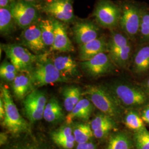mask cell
Wrapping results in <instances>:
<instances>
[{
	"label": "cell",
	"mask_w": 149,
	"mask_h": 149,
	"mask_svg": "<svg viewBox=\"0 0 149 149\" xmlns=\"http://www.w3.org/2000/svg\"><path fill=\"white\" fill-rule=\"evenodd\" d=\"M82 96H86L102 113L109 116L114 120L122 117L124 109L108 87L87 86L82 92Z\"/></svg>",
	"instance_id": "obj_1"
},
{
	"label": "cell",
	"mask_w": 149,
	"mask_h": 149,
	"mask_svg": "<svg viewBox=\"0 0 149 149\" xmlns=\"http://www.w3.org/2000/svg\"><path fill=\"white\" fill-rule=\"evenodd\" d=\"M28 74L34 88L56 82L70 81L60 74L54 65L53 59L47 53L37 55L34 67Z\"/></svg>",
	"instance_id": "obj_2"
},
{
	"label": "cell",
	"mask_w": 149,
	"mask_h": 149,
	"mask_svg": "<svg viewBox=\"0 0 149 149\" xmlns=\"http://www.w3.org/2000/svg\"><path fill=\"white\" fill-rule=\"evenodd\" d=\"M108 87L124 109H141L149 102V97L141 86L117 81Z\"/></svg>",
	"instance_id": "obj_3"
},
{
	"label": "cell",
	"mask_w": 149,
	"mask_h": 149,
	"mask_svg": "<svg viewBox=\"0 0 149 149\" xmlns=\"http://www.w3.org/2000/svg\"><path fill=\"white\" fill-rule=\"evenodd\" d=\"M119 6L121 8L119 27L133 43H136L142 15L146 7L134 0L123 1Z\"/></svg>",
	"instance_id": "obj_4"
},
{
	"label": "cell",
	"mask_w": 149,
	"mask_h": 149,
	"mask_svg": "<svg viewBox=\"0 0 149 149\" xmlns=\"http://www.w3.org/2000/svg\"><path fill=\"white\" fill-rule=\"evenodd\" d=\"M1 98L3 102L5 111L2 120L3 126L13 135H19L28 132V124L19 113L10 91L5 86H1Z\"/></svg>",
	"instance_id": "obj_5"
},
{
	"label": "cell",
	"mask_w": 149,
	"mask_h": 149,
	"mask_svg": "<svg viewBox=\"0 0 149 149\" xmlns=\"http://www.w3.org/2000/svg\"><path fill=\"white\" fill-rule=\"evenodd\" d=\"M97 24L110 30L119 26L121 8L119 5L111 0H99L93 13Z\"/></svg>",
	"instance_id": "obj_6"
},
{
	"label": "cell",
	"mask_w": 149,
	"mask_h": 149,
	"mask_svg": "<svg viewBox=\"0 0 149 149\" xmlns=\"http://www.w3.org/2000/svg\"><path fill=\"white\" fill-rule=\"evenodd\" d=\"M1 48L19 72L29 74L37 59V55L28 49L18 44H2Z\"/></svg>",
	"instance_id": "obj_7"
},
{
	"label": "cell",
	"mask_w": 149,
	"mask_h": 149,
	"mask_svg": "<svg viewBox=\"0 0 149 149\" xmlns=\"http://www.w3.org/2000/svg\"><path fill=\"white\" fill-rule=\"evenodd\" d=\"M79 65L84 72L93 78L112 74L118 68L108 52H102L88 60L81 61Z\"/></svg>",
	"instance_id": "obj_8"
},
{
	"label": "cell",
	"mask_w": 149,
	"mask_h": 149,
	"mask_svg": "<svg viewBox=\"0 0 149 149\" xmlns=\"http://www.w3.org/2000/svg\"><path fill=\"white\" fill-rule=\"evenodd\" d=\"M16 24L23 29L37 22L39 13L37 8L31 2L19 0L11 8Z\"/></svg>",
	"instance_id": "obj_9"
},
{
	"label": "cell",
	"mask_w": 149,
	"mask_h": 149,
	"mask_svg": "<svg viewBox=\"0 0 149 149\" xmlns=\"http://www.w3.org/2000/svg\"><path fill=\"white\" fill-rule=\"evenodd\" d=\"M24 108L27 118L32 122L42 119L47 99L43 91L35 89L24 98Z\"/></svg>",
	"instance_id": "obj_10"
},
{
	"label": "cell",
	"mask_w": 149,
	"mask_h": 149,
	"mask_svg": "<svg viewBox=\"0 0 149 149\" xmlns=\"http://www.w3.org/2000/svg\"><path fill=\"white\" fill-rule=\"evenodd\" d=\"M22 44L29 50L37 55L45 53V45L42 36L39 22L23 29L22 32Z\"/></svg>",
	"instance_id": "obj_11"
},
{
	"label": "cell",
	"mask_w": 149,
	"mask_h": 149,
	"mask_svg": "<svg viewBox=\"0 0 149 149\" xmlns=\"http://www.w3.org/2000/svg\"><path fill=\"white\" fill-rule=\"evenodd\" d=\"M133 74L138 77L149 73V43L138 44L134 51L129 68Z\"/></svg>",
	"instance_id": "obj_12"
},
{
	"label": "cell",
	"mask_w": 149,
	"mask_h": 149,
	"mask_svg": "<svg viewBox=\"0 0 149 149\" xmlns=\"http://www.w3.org/2000/svg\"><path fill=\"white\" fill-rule=\"evenodd\" d=\"M43 11L60 22L69 23L74 18L71 0H58L49 2L43 7Z\"/></svg>",
	"instance_id": "obj_13"
},
{
	"label": "cell",
	"mask_w": 149,
	"mask_h": 149,
	"mask_svg": "<svg viewBox=\"0 0 149 149\" xmlns=\"http://www.w3.org/2000/svg\"><path fill=\"white\" fill-rule=\"evenodd\" d=\"M72 32L74 41L79 45L88 43L101 36L99 27L90 21L76 23L72 28Z\"/></svg>",
	"instance_id": "obj_14"
},
{
	"label": "cell",
	"mask_w": 149,
	"mask_h": 149,
	"mask_svg": "<svg viewBox=\"0 0 149 149\" xmlns=\"http://www.w3.org/2000/svg\"><path fill=\"white\" fill-rule=\"evenodd\" d=\"M54 39L51 51L68 53L74 51L72 43L68 36L66 28L61 22L54 19Z\"/></svg>",
	"instance_id": "obj_15"
},
{
	"label": "cell",
	"mask_w": 149,
	"mask_h": 149,
	"mask_svg": "<svg viewBox=\"0 0 149 149\" xmlns=\"http://www.w3.org/2000/svg\"><path fill=\"white\" fill-rule=\"evenodd\" d=\"M108 40L104 36H101L88 43L81 45L79 47V59L85 61L93 58L98 54L107 52Z\"/></svg>",
	"instance_id": "obj_16"
},
{
	"label": "cell",
	"mask_w": 149,
	"mask_h": 149,
	"mask_svg": "<svg viewBox=\"0 0 149 149\" xmlns=\"http://www.w3.org/2000/svg\"><path fill=\"white\" fill-rule=\"evenodd\" d=\"M54 63L60 74L70 81L80 76L79 66L72 57L67 55H59L53 58Z\"/></svg>",
	"instance_id": "obj_17"
},
{
	"label": "cell",
	"mask_w": 149,
	"mask_h": 149,
	"mask_svg": "<svg viewBox=\"0 0 149 149\" xmlns=\"http://www.w3.org/2000/svg\"><path fill=\"white\" fill-rule=\"evenodd\" d=\"M12 88L14 96L18 100L24 99L35 90L29 75L20 72L12 82Z\"/></svg>",
	"instance_id": "obj_18"
},
{
	"label": "cell",
	"mask_w": 149,
	"mask_h": 149,
	"mask_svg": "<svg viewBox=\"0 0 149 149\" xmlns=\"http://www.w3.org/2000/svg\"><path fill=\"white\" fill-rule=\"evenodd\" d=\"M93 108L94 105L87 98H81L66 117V122L70 124L76 118L87 120L93 112Z\"/></svg>",
	"instance_id": "obj_19"
},
{
	"label": "cell",
	"mask_w": 149,
	"mask_h": 149,
	"mask_svg": "<svg viewBox=\"0 0 149 149\" xmlns=\"http://www.w3.org/2000/svg\"><path fill=\"white\" fill-rule=\"evenodd\" d=\"M133 43L132 42L124 47L108 53L118 69H126L129 68L134 51Z\"/></svg>",
	"instance_id": "obj_20"
},
{
	"label": "cell",
	"mask_w": 149,
	"mask_h": 149,
	"mask_svg": "<svg viewBox=\"0 0 149 149\" xmlns=\"http://www.w3.org/2000/svg\"><path fill=\"white\" fill-rule=\"evenodd\" d=\"M62 95L65 109L70 113L81 99L82 91L78 86H69L64 87L62 91Z\"/></svg>",
	"instance_id": "obj_21"
},
{
	"label": "cell",
	"mask_w": 149,
	"mask_h": 149,
	"mask_svg": "<svg viewBox=\"0 0 149 149\" xmlns=\"http://www.w3.org/2000/svg\"><path fill=\"white\" fill-rule=\"evenodd\" d=\"M106 149H135L133 138L124 132H118L110 136Z\"/></svg>",
	"instance_id": "obj_22"
},
{
	"label": "cell",
	"mask_w": 149,
	"mask_h": 149,
	"mask_svg": "<svg viewBox=\"0 0 149 149\" xmlns=\"http://www.w3.org/2000/svg\"><path fill=\"white\" fill-rule=\"evenodd\" d=\"M63 117V109L59 102L53 97L47 103L45 108L43 118L48 122H56Z\"/></svg>",
	"instance_id": "obj_23"
},
{
	"label": "cell",
	"mask_w": 149,
	"mask_h": 149,
	"mask_svg": "<svg viewBox=\"0 0 149 149\" xmlns=\"http://www.w3.org/2000/svg\"><path fill=\"white\" fill-rule=\"evenodd\" d=\"M132 41L128 36L121 31H118L116 29L111 30V36L108 40V50L107 52H111L117 50L120 48L128 45Z\"/></svg>",
	"instance_id": "obj_24"
},
{
	"label": "cell",
	"mask_w": 149,
	"mask_h": 149,
	"mask_svg": "<svg viewBox=\"0 0 149 149\" xmlns=\"http://www.w3.org/2000/svg\"><path fill=\"white\" fill-rule=\"evenodd\" d=\"M123 121L125 125L129 129L134 132L142 130L145 127V123L141 117L137 109H129L125 112Z\"/></svg>",
	"instance_id": "obj_25"
},
{
	"label": "cell",
	"mask_w": 149,
	"mask_h": 149,
	"mask_svg": "<svg viewBox=\"0 0 149 149\" xmlns=\"http://www.w3.org/2000/svg\"><path fill=\"white\" fill-rule=\"evenodd\" d=\"M16 22L11 13V9L8 8H0V32L2 36L11 34L15 29Z\"/></svg>",
	"instance_id": "obj_26"
},
{
	"label": "cell",
	"mask_w": 149,
	"mask_h": 149,
	"mask_svg": "<svg viewBox=\"0 0 149 149\" xmlns=\"http://www.w3.org/2000/svg\"><path fill=\"white\" fill-rule=\"evenodd\" d=\"M39 23L44 43L46 47H50L51 48L54 39V19H42Z\"/></svg>",
	"instance_id": "obj_27"
},
{
	"label": "cell",
	"mask_w": 149,
	"mask_h": 149,
	"mask_svg": "<svg viewBox=\"0 0 149 149\" xmlns=\"http://www.w3.org/2000/svg\"><path fill=\"white\" fill-rule=\"evenodd\" d=\"M73 134L76 142L81 144L88 142L93 136L91 125L88 124H79L74 127Z\"/></svg>",
	"instance_id": "obj_28"
},
{
	"label": "cell",
	"mask_w": 149,
	"mask_h": 149,
	"mask_svg": "<svg viewBox=\"0 0 149 149\" xmlns=\"http://www.w3.org/2000/svg\"><path fill=\"white\" fill-rule=\"evenodd\" d=\"M72 132V129L71 127L64 126L53 132L51 134V137L56 145L63 144L74 140V135Z\"/></svg>",
	"instance_id": "obj_29"
},
{
	"label": "cell",
	"mask_w": 149,
	"mask_h": 149,
	"mask_svg": "<svg viewBox=\"0 0 149 149\" xmlns=\"http://www.w3.org/2000/svg\"><path fill=\"white\" fill-rule=\"evenodd\" d=\"M136 43L138 44L149 43V10L146 7L142 15Z\"/></svg>",
	"instance_id": "obj_30"
},
{
	"label": "cell",
	"mask_w": 149,
	"mask_h": 149,
	"mask_svg": "<svg viewBox=\"0 0 149 149\" xmlns=\"http://www.w3.org/2000/svg\"><path fill=\"white\" fill-rule=\"evenodd\" d=\"M6 149H50L40 141L31 140H22L8 146Z\"/></svg>",
	"instance_id": "obj_31"
},
{
	"label": "cell",
	"mask_w": 149,
	"mask_h": 149,
	"mask_svg": "<svg viewBox=\"0 0 149 149\" xmlns=\"http://www.w3.org/2000/svg\"><path fill=\"white\" fill-rule=\"evenodd\" d=\"M133 138L135 149H149V131L146 128L134 132Z\"/></svg>",
	"instance_id": "obj_32"
},
{
	"label": "cell",
	"mask_w": 149,
	"mask_h": 149,
	"mask_svg": "<svg viewBox=\"0 0 149 149\" xmlns=\"http://www.w3.org/2000/svg\"><path fill=\"white\" fill-rule=\"evenodd\" d=\"M19 72L11 62L5 61L0 66V75L3 80L8 82H13Z\"/></svg>",
	"instance_id": "obj_33"
},
{
	"label": "cell",
	"mask_w": 149,
	"mask_h": 149,
	"mask_svg": "<svg viewBox=\"0 0 149 149\" xmlns=\"http://www.w3.org/2000/svg\"><path fill=\"white\" fill-rule=\"evenodd\" d=\"M108 125H115L114 120L103 113L97 115L91 123V127L93 131Z\"/></svg>",
	"instance_id": "obj_34"
},
{
	"label": "cell",
	"mask_w": 149,
	"mask_h": 149,
	"mask_svg": "<svg viewBox=\"0 0 149 149\" xmlns=\"http://www.w3.org/2000/svg\"><path fill=\"white\" fill-rule=\"evenodd\" d=\"M115 127V125H108L93 131V136L98 139H103Z\"/></svg>",
	"instance_id": "obj_35"
},
{
	"label": "cell",
	"mask_w": 149,
	"mask_h": 149,
	"mask_svg": "<svg viewBox=\"0 0 149 149\" xmlns=\"http://www.w3.org/2000/svg\"><path fill=\"white\" fill-rule=\"evenodd\" d=\"M140 113L141 117L145 124L149 125V102L141 108Z\"/></svg>",
	"instance_id": "obj_36"
},
{
	"label": "cell",
	"mask_w": 149,
	"mask_h": 149,
	"mask_svg": "<svg viewBox=\"0 0 149 149\" xmlns=\"http://www.w3.org/2000/svg\"><path fill=\"white\" fill-rule=\"evenodd\" d=\"M76 149H97L96 146L92 142L78 144Z\"/></svg>",
	"instance_id": "obj_37"
},
{
	"label": "cell",
	"mask_w": 149,
	"mask_h": 149,
	"mask_svg": "<svg viewBox=\"0 0 149 149\" xmlns=\"http://www.w3.org/2000/svg\"><path fill=\"white\" fill-rule=\"evenodd\" d=\"M16 2L14 0H0L1 8H8L11 9Z\"/></svg>",
	"instance_id": "obj_38"
},
{
	"label": "cell",
	"mask_w": 149,
	"mask_h": 149,
	"mask_svg": "<svg viewBox=\"0 0 149 149\" xmlns=\"http://www.w3.org/2000/svg\"><path fill=\"white\" fill-rule=\"evenodd\" d=\"M140 86L149 97V76L143 81Z\"/></svg>",
	"instance_id": "obj_39"
},
{
	"label": "cell",
	"mask_w": 149,
	"mask_h": 149,
	"mask_svg": "<svg viewBox=\"0 0 149 149\" xmlns=\"http://www.w3.org/2000/svg\"><path fill=\"white\" fill-rule=\"evenodd\" d=\"M5 114V107H4V104L2 99L1 98L0 99V118L1 120H3Z\"/></svg>",
	"instance_id": "obj_40"
},
{
	"label": "cell",
	"mask_w": 149,
	"mask_h": 149,
	"mask_svg": "<svg viewBox=\"0 0 149 149\" xmlns=\"http://www.w3.org/2000/svg\"><path fill=\"white\" fill-rule=\"evenodd\" d=\"M7 141L6 135L4 133L1 134V144H4Z\"/></svg>",
	"instance_id": "obj_41"
},
{
	"label": "cell",
	"mask_w": 149,
	"mask_h": 149,
	"mask_svg": "<svg viewBox=\"0 0 149 149\" xmlns=\"http://www.w3.org/2000/svg\"><path fill=\"white\" fill-rule=\"evenodd\" d=\"M23 1H26V2H35V1H38V0H23Z\"/></svg>",
	"instance_id": "obj_42"
},
{
	"label": "cell",
	"mask_w": 149,
	"mask_h": 149,
	"mask_svg": "<svg viewBox=\"0 0 149 149\" xmlns=\"http://www.w3.org/2000/svg\"><path fill=\"white\" fill-rule=\"evenodd\" d=\"M49 1V2H53V1H58V0H48Z\"/></svg>",
	"instance_id": "obj_43"
}]
</instances>
